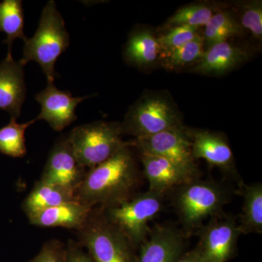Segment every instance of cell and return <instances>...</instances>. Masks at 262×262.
<instances>
[{
  "label": "cell",
  "instance_id": "obj_28",
  "mask_svg": "<svg viewBox=\"0 0 262 262\" xmlns=\"http://www.w3.org/2000/svg\"><path fill=\"white\" fill-rule=\"evenodd\" d=\"M28 262H67L66 244L59 239H50Z\"/></svg>",
  "mask_w": 262,
  "mask_h": 262
},
{
  "label": "cell",
  "instance_id": "obj_15",
  "mask_svg": "<svg viewBox=\"0 0 262 262\" xmlns=\"http://www.w3.org/2000/svg\"><path fill=\"white\" fill-rule=\"evenodd\" d=\"M187 130L192 144L194 160H205L212 166L217 167L225 172L234 170L233 154L223 136L205 130Z\"/></svg>",
  "mask_w": 262,
  "mask_h": 262
},
{
  "label": "cell",
  "instance_id": "obj_22",
  "mask_svg": "<svg viewBox=\"0 0 262 262\" xmlns=\"http://www.w3.org/2000/svg\"><path fill=\"white\" fill-rule=\"evenodd\" d=\"M238 20L228 11L214 13L205 27L203 42L207 49L217 43L226 42L231 37L242 32Z\"/></svg>",
  "mask_w": 262,
  "mask_h": 262
},
{
  "label": "cell",
  "instance_id": "obj_17",
  "mask_svg": "<svg viewBox=\"0 0 262 262\" xmlns=\"http://www.w3.org/2000/svg\"><path fill=\"white\" fill-rule=\"evenodd\" d=\"M248 56L244 48L227 41L217 43L204 52L192 71L203 75H220L247 61Z\"/></svg>",
  "mask_w": 262,
  "mask_h": 262
},
{
  "label": "cell",
  "instance_id": "obj_29",
  "mask_svg": "<svg viewBox=\"0 0 262 262\" xmlns=\"http://www.w3.org/2000/svg\"><path fill=\"white\" fill-rule=\"evenodd\" d=\"M67 262H95L87 251L74 239H69L66 244Z\"/></svg>",
  "mask_w": 262,
  "mask_h": 262
},
{
  "label": "cell",
  "instance_id": "obj_3",
  "mask_svg": "<svg viewBox=\"0 0 262 262\" xmlns=\"http://www.w3.org/2000/svg\"><path fill=\"white\" fill-rule=\"evenodd\" d=\"M173 204L183 227L189 233L200 229L208 219L222 214L230 198L225 186L196 178L174 189Z\"/></svg>",
  "mask_w": 262,
  "mask_h": 262
},
{
  "label": "cell",
  "instance_id": "obj_11",
  "mask_svg": "<svg viewBox=\"0 0 262 262\" xmlns=\"http://www.w3.org/2000/svg\"><path fill=\"white\" fill-rule=\"evenodd\" d=\"M89 96L74 97L70 91H61L53 83L38 93L35 100L40 104L41 112L36 120H45L53 130L62 131L77 120L76 108Z\"/></svg>",
  "mask_w": 262,
  "mask_h": 262
},
{
  "label": "cell",
  "instance_id": "obj_1",
  "mask_svg": "<svg viewBox=\"0 0 262 262\" xmlns=\"http://www.w3.org/2000/svg\"><path fill=\"white\" fill-rule=\"evenodd\" d=\"M131 146L130 142L104 163L88 170L76 189V201L106 209L137 194L141 178Z\"/></svg>",
  "mask_w": 262,
  "mask_h": 262
},
{
  "label": "cell",
  "instance_id": "obj_21",
  "mask_svg": "<svg viewBox=\"0 0 262 262\" xmlns=\"http://www.w3.org/2000/svg\"><path fill=\"white\" fill-rule=\"evenodd\" d=\"M24 14L21 0H3L0 2V32L5 33L4 41L8 46V54H12L15 39L27 40L24 34Z\"/></svg>",
  "mask_w": 262,
  "mask_h": 262
},
{
  "label": "cell",
  "instance_id": "obj_20",
  "mask_svg": "<svg viewBox=\"0 0 262 262\" xmlns=\"http://www.w3.org/2000/svg\"><path fill=\"white\" fill-rule=\"evenodd\" d=\"M161 51L158 39L149 31L137 30L131 33L124 53L129 63L144 67L154 63Z\"/></svg>",
  "mask_w": 262,
  "mask_h": 262
},
{
  "label": "cell",
  "instance_id": "obj_4",
  "mask_svg": "<svg viewBox=\"0 0 262 262\" xmlns=\"http://www.w3.org/2000/svg\"><path fill=\"white\" fill-rule=\"evenodd\" d=\"M77 242L95 262H136L137 253L121 231L95 207L84 225L77 231Z\"/></svg>",
  "mask_w": 262,
  "mask_h": 262
},
{
  "label": "cell",
  "instance_id": "obj_7",
  "mask_svg": "<svg viewBox=\"0 0 262 262\" xmlns=\"http://www.w3.org/2000/svg\"><path fill=\"white\" fill-rule=\"evenodd\" d=\"M122 134L136 139L183 127L178 110L166 98L157 95L143 96L130 108L121 123Z\"/></svg>",
  "mask_w": 262,
  "mask_h": 262
},
{
  "label": "cell",
  "instance_id": "obj_10",
  "mask_svg": "<svg viewBox=\"0 0 262 262\" xmlns=\"http://www.w3.org/2000/svg\"><path fill=\"white\" fill-rule=\"evenodd\" d=\"M88 170L74 154L68 135L62 136L50 151L40 180L67 188L75 192Z\"/></svg>",
  "mask_w": 262,
  "mask_h": 262
},
{
  "label": "cell",
  "instance_id": "obj_6",
  "mask_svg": "<svg viewBox=\"0 0 262 262\" xmlns=\"http://www.w3.org/2000/svg\"><path fill=\"white\" fill-rule=\"evenodd\" d=\"M163 198L162 194L148 190L138 192L118 206L102 209L106 218L138 250L149 235V222L163 209Z\"/></svg>",
  "mask_w": 262,
  "mask_h": 262
},
{
  "label": "cell",
  "instance_id": "obj_16",
  "mask_svg": "<svg viewBox=\"0 0 262 262\" xmlns=\"http://www.w3.org/2000/svg\"><path fill=\"white\" fill-rule=\"evenodd\" d=\"M92 210L75 200L39 212L28 220L30 225L36 227H63L77 231L84 225Z\"/></svg>",
  "mask_w": 262,
  "mask_h": 262
},
{
  "label": "cell",
  "instance_id": "obj_2",
  "mask_svg": "<svg viewBox=\"0 0 262 262\" xmlns=\"http://www.w3.org/2000/svg\"><path fill=\"white\" fill-rule=\"evenodd\" d=\"M70 44L64 20L57 9L56 3L51 0L43 8L35 34L25 42L20 62L24 66L29 62H36L47 77L48 83H53L57 59Z\"/></svg>",
  "mask_w": 262,
  "mask_h": 262
},
{
  "label": "cell",
  "instance_id": "obj_30",
  "mask_svg": "<svg viewBox=\"0 0 262 262\" xmlns=\"http://www.w3.org/2000/svg\"><path fill=\"white\" fill-rule=\"evenodd\" d=\"M175 262H204L198 250L194 248L189 251H186L181 255L180 257Z\"/></svg>",
  "mask_w": 262,
  "mask_h": 262
},
{
  "label": "cell",
  "instance_id": "obj_27",
  "mask_svg": "<svg viewBox=\"0 0 262 262\" xmlns=\"http://www.w3.org/2000/svg\"><path fill=\"white\" fill-rule=\"evenodd\" d=\"M241 27L248 29L253 37L261 39L262 5L261 1L251 2L244 4L241 16Z\"/></svg>",
  "mask_w": 262,
  "mask_h": 262
},
{
  "label": "cell",
  "instance_id": "obj_13",
  "mask_svg": "<svg viewBox=\"0 0 262 262\" xmlns=\"http://www.w3.org/2000/svg\"><path fill=\"white\" fill-rule=\"evenodd\" d=\"M24 65L7 54L0 63V110L18 118L26 99L27 88L24 80Z\"/></svg>",
  "mask_w": 262,
  "mask_h": 262
},
{
  "label": "cell",
  "instance_id": "obj_8",
  "mask_svg": "<svg viewBox=\"0 0 262 262\" xmlns=\"http://www.w3.org/2000/svg\"><path fill=\"white\" fill-rule=\"evenodd\" d=\"M131 143L140 152L161 157L198 177L199 172L193 158L192 144L184 126L136 139Z\"/></svg>",
  "mask_w": 262,
  "mask_h": 262
},
{
  "label": "cell",
  "instance_id": "obj_24",
  "mask_svg": "<svg viewBox=\"0 0 262 262\" xmlns=\"http://www.w3.org/2000/svg\"><path fill=\"white\" fill-rule=\"evenodd\" d=\"M214 8L204 4H192L183 7L169 19L168 25L189 26L193 28L206 27L214 14Z\"/></svg>",
  "mask_w": 262,
  "mask_h": 262
},
{
  "label": "cell",
  "instance_id": "obj_25",
  "mask_svg": "<svg viewBox=\"0 0 262 262\" xmlns=\"http://www.w3.org/2000/svg\"><path fill=\"white\" fill-rule=\"evenodd\" d=\"M204 52L203 38L198 35L182 47L166 53L164 64L170 69L190 64L194 62L199 61L204 54Z\"/></svg>",
  "mask_w": 262,
  "mask_h": 262
},
{
  "label": "cell",
  "instance_id": "obj_14",
  "mask_svg": "<svg viewBox=\"0 0 262 262\" xmlns=\"http://www.w3.org/2000/svg\"><path fill=\"white\" fill-rule=\"evenodd\" d=\"M144 173L149 184V191L165 196L182 184L198 178L169 160L146 153L141 152Z\"/></svg>",
  "mask_w": 262,
  "mask_h": 262
},
{
  "label": "cell",
  "instance_id": "obj_9",
  "mask_svg": "<svg viewBox=\"0 0 262 262\" xmlns=\"http://www.w3.org/2000/svg\"><path fill=\"white\" fill-rule=\"evenodd\" d=\"M241 234L235 219L222 213L199 229L200 241L195 248L204 262H228L235 255Z\"/></svg>",
  "mask_w": 262,
  "mask_h": 262
},
{
  "label": "cell",
  "instance_id": "obj_12",
  "mask_svg": "<svg viewBox=\"0 0 262 262\" xmlns=\"http://www.w3.org/2000/svg\"><path fill=\"white\" fill-rule=\"evenodd\" d=\"M185 249L184 235L175 227L157 225L139 248L136 262H175Z\"/></svg>",
  "mask_w": 262,
  "mask_h": 262
},
{
  "label": "cell",
  "instance_id": "obj_19",
  "mask_svg": "<svg viewBox=\"0 0 262 262\" xmlns=\"http://www.w3.org/2000/svg\"><path fill=\"white\" fill-rule=\"evenodd\" d=\"M239 194L244 198L242 214L238 224L241 234L262 233V184H241Z\"/></svg>",
  "mask_w": 262,
  "mask_h": 262
},
{
  "label": "cell",
  "instance_id": "obj_5",
  "mask_svg": "<svg viewBox=\"0 0 262 262\" xmlns=\"http://www.w3.org/2000/svg\"><path fill=\"white\" fill-rule=\"evenodd\" d=\"M122 134L120 122L99 121L75 127L68 139L76 158L89 170L130 144L122 140Z\"/></svg>",
  "mask_w": 262,
  "mask_h": 262
},
{
  "label": "cell",
  "instance_id": "obj_18",
  "mask_svg": "<svg viewBox=\"0 0 262 262\" xmlns=\"http://www.w3.org/2000/svg\"><path fill=\"white\" fill-rule=\"evenodd\" d=\"M75 200L74 191L39 179L24 200L22 209L29 219L39 212Z\"/></svg>",
  "mask_w": 262,
  "mask_h": 262
},
{
  "label": "cell",
  "instance_id": "obj_26",
  "mask_svg": "<svg viewBox=\"0 0 262 262\" xmlns=\"http://www.w3.org/2000/svg\"><path fill=\"white\" fill-rule=\"evenodd\" d=\"M198 35V29L189 26H176L158 38V41L161 51L166 54L190 42Z\"/></svg>",
  "mask_w": 262,
  "mask_h": 262
},
{
  "label": "cell",
  "instance_id": "obj_23",
  "mask_svg": "<svg viewBox=\"0 0 262 262\" xmlns=\"http://www.w3.org/2000/svg\"><path fill=\"white\" fill-rule=\"evenodd\" d=\"M37 121L18 123L16 119L11 118L8 125L0 129V152L12 158H23L27 155L26 131Z\"/></svg>",
  "mask_w": 262,
  "mask_h": 262
}]
</instances>
